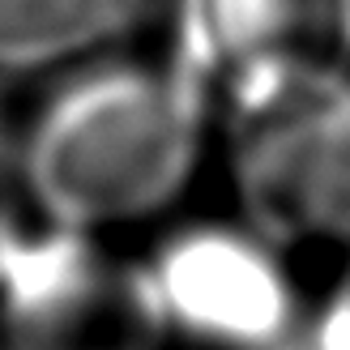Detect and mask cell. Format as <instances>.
Returning <instances> with one entry per match:
<instances>
[{"label":"cell","instance_id":"obj_6","mask_svg":"<svg viewBox=\"0 0 350 350\" xmlns=\"http://www.w3.org/2000/svg\"><path fill=\"white\" fill-rule=\"evenodd\" d=\"M321 350H350V269L334 286L321 317Z\"/></svg>","mask_w":350,"mask_h":350},{"label":"cell","instance_id":"obj_2","mask_svg":"<svg viewBox=\"0 0 350 350\" xmlns=\"http://www.w3.org/2000/svg\"><path fill=\"white\" fill-rule=\"evenodd\" d=\"M231 175L252 222L286 243H350V85L273 68L239 98Z\"/></svg>","mask_w":350,"mask_h":350},{"label":"cell","instance_id":"obj_1","mask_svg":"<svg viewBox=\"0 0 350 350\" xmlns=\"http://www.w3.org/2000/svg\"><path fill=\"white\" fill-rule=\"evenodd\" d=\"M201 133L175 85L107 73L60 94L30 133V188L77 231L133 226L180 197L197 171Z\"/></svg>","mask_w":350,"mask_h":350},{"label":"cell","instance_id":"obj_3","mask_svg":"<svg viewBox=\"0 0 350 350\" xmlns=\"http://www.w3.org/2000/svg\"><path fill=\"white\" fill-rule=\"evenodd\" d=\"M154 295L85 243L17 252L0 269V350H142Z\"/></svg>","mask_w":350,"mask_h":350},{"label":"cell","instance_id":"obj_5","mask_svg":"<svg viewBox=\"0 0 350 350\" xmlns=\"http://www.w3.org/2000/svg\"><path fill=\"white\" fill-rule=\"evenodd\" d=\"M124 0H0V51L60 47L111 22Z\"/></svg>","mask_w":350,"mask_h":350},{"label":"cell","instance_id":"obj_4","mask_svg":"<svg viewBox=\"0 0 350 350\" xmlns=\"http://www.w3.org/2000/svg\"><path fill=\"white\" fill-rule=\"evenodd\" d=\"M150 295L180 334L226 350H260L291 325V286L278 260L226 226H192L171 239Z\"/></svg>","mask_w":350,"mask_h":350}]
</instances>
